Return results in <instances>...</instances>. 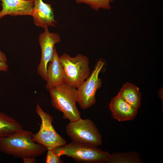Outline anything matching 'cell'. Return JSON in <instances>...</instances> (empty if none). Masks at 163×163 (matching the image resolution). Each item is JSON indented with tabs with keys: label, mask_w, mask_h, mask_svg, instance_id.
Returning <instances> with one entry per match:
<instances>
[{
	"label": "cell",
	"mask_w": 163,
	"mask_h": 163,
	"mask_svg": "<svg viewBox=\"0 0 163 163\" xmlns=\"http://www.w3.org/2000/svg\"><path fill=\"white\" fill-rule=\"evenodd\" d=\"M31 131L21 130L0 139V151L15 158L37 157L47 151L46 147L35 142Z\"/></svg>",
	"instance_id": "obj_1"
},
{
	"label": "cell",
	"mask_w": 163,
	"mask_h": 163,
	"mask_svg": "<svg viewBox=\"0 0 163 163\" xmlns=\"http://www.w3.org/2000/svg\"><path fill=\"white\" fill-rule=\"evenodd\" d=\"M48 91L52 106L63 113L64 119L72 121L81 118V113L76 104L77 89L63 82Z\"/></svg>",
	"instance_id": "obj_2"
},
{
	"label": "cell",
	"mask_w": 163,
	"mask_h": 163,
	"mask_svg": "<svg viewBox=\"0 0 163 163\" xmlns=\"http://www.w3.org/2000/svg\"><path fill=\"white\" fill-rule=\"evenodd\" d=\"M54 151L59 156L66 155L77 162L85 163H108L111 154L98 146L72 141Z\"/></svg>",
	"instance_id": "obj_3"
},
{
	"label": "cell",
	"mask_w": 163,
	"mask_h": 163,
	"mask_svg": "<svg viewBox=\"0 0 163 163\" xmlns=\"http://www.w3.org/2000/svg\"><path fill=\"white\" fill-rule=\"evenodd\" d=\"M59 58L63 69L64 82L77 89L91 74L89 59L81 54L72 57L64 53Z\"/></svg>",
	"instance_id": "obj_4"
},
{
	"label": "cell",
	"mask_w": 163,
	"mask_h": 163,
	"mask_svg": "<svg viewBox=\"0 0 163 163\" xmlns=\"http://www.w3.org/2000/svg\"><path fill=\"white\" fill-rule=\"evenodd\" d=\"M36 111L41 119V124L38 132L33 134L34 141L45 146L47 150L66 144V140L57 133L52 125V117L44 111L39 104L36 106Z\"/></svg>",
	"instance_id": "obj_5"
},
{
	"label": "cell",
	"mask_w": 163,
	"mask_h": 163,
	"mask_svg": "<svg viewBox=\"0 0 163 163\" xmlns=\"http://www.w3.org/2000/svg\"><path fill=\"white\" fill-rule=\"evenodd\" d=\"M66 133L72 141L97 146L102 143L101 135L94 123L89 119H80L66 126Z\"/></svg>",
	"instance_id": "obj_6"
},
{
	"label": "cell",
	"mask_w": 163,
	"mask_h": 163,
	"mask_svg": "<svg viewBox=\"0 0 163 163\" xmlns=\"http://www.w3.org/2000/svg\"><path fill=\"white\" fill-rule=\"evenodd\" d=\"M104 63L102 60L98 61L89 77L77 89V103L83 110L89 108L96 102V92L102 84L98 75Z\"/></svg>",
	"instance_id": "obj_7"
},
{
	"label": "cell",
	"mask_w": 163,
	"mask_h": 163,
	"mask_svg": "<svg viewBox=\"0 0 163 163\" xmlns=\"http://www.w3.org/2000/svg\"><path fill=\"white\" fill-rule=\"evenodd\" d=\"M61 41L60 35L56 33L50 32L48 27L40 34L38 41L41 50L40 60L37 68L38 75L45 81L47 79L48 64L52 58L55 45Z\"/></svg>",
	"instance_id": "obj_8"
},
{
	"label": "cell",
	"mask_w": 163,
	"mask_h": 163,
	"mask_svg": "<svg viewBox=\"0 0 163 163\" xmlns=\"http://www.w3.org/2000/svg\"><path fill=\"white\" fill-rule=\"evenodd\" d=\"M33 0L34 5L31 16L34 24L44 29L55 27L57 20L55 18L51 4L44 3L42 0Z\"/></svg>",
	"instance_id": "obj_9"
},
{
	"label": "cell",
	"mask_w": 163,
	"mask_h": 163,
	"mask_svg": "<svg viewBox=\"0 0 163 163\" xmlns=\"http://www.w3.org/2000/svg\"><path fill=\"white\" fill-rule=\"evenodd\" d=\"M2 9L0 19L5 16H31L34 3L33 0H0Z\"/></svg>",
	"instance_id": "obj_10"
},
{
	"label": "cell",
	"mask_w": 163,
	"mask_h": 163,
	"mask_svg": "<svg viewBox=\"0 0 163 163\" xmlns=\"http://www.w3.org/2000/svg\"><path fill=\"white\" fill-rule=\"evenodd\" d=\"M109 106L112 117L119 121L132 120L137 114V110L118 95L112 99Z\"/></svg>",
	"instance_id": "obj_11"
},
{
	"label": "cell",
	"mask_w": 163,
	"mask_h": 163,
	"mask_svg": "<svg viewBox=\"0 0 163 163\" xmlns=\"http://www.w3.org/2000/svg\"><path fill=\"white\" fill-rule=\"evenodd\" d=\"M47 77L45 87L48 91L64 82L63 69L55 46L52 58L48 64Z\"/></svg>",
	"instance_id": "obj_12"
},
{
	"label": "cell",
	"mask_w": 163,
	"mask_h": 163,
	"mask_svg": "<svg viewBox=\"0 0 163 163\" xmlns=\"http://www.w3.org/2000/svg\"><path fill=\"white\" fill-rule=\"evenodd\" d=\"M117 95L138 110L140 105L141 97L138 87L133 84L126 83L123 85Z\"/></svg>",
	"instance_id": "obj_13"
},
{
	"label": "cell",
	"mask_w": 163,
	"mask_h": 163,
	"mask_svg": "<svg viewBox=\"0 0 163 163\" xmlns=\"http://www.w3.org/2000/svg\"><path fill=\"white\" fill-rule=\"evenodd\" d=\"M23 129L21 124L14 118L0 112V139Z\"/></svg>",
	"instance_id": "obj_14"
},
{
	"label": "cell",
	"mask_w": 163,
	"mask_h": 163,
	"mask_svg": "<svg viewBox=\"0 0 163 163\" xmlns=\"http://www.w3.org/2000/svg\"><path fill=\"white\" fill-rule=\"evenodd\" d=\"M138 153L135 152L111 154L108 163H141Z\"/></svg>",
	"instance_id": "obj_15"
},
{
	"label": "cell",
	"mask_w": 163,
	"mask_h": 163,
	"mask_svg": "<svg viewBox=\"0 0 163 163\" xmlns=\"http://www.w3.org/2000/svg\"><path fill=\"white\" fill-rule=\"evenodd\" d=\"M78 4H85L89 5L91 8L97 11L100 8L111 9L110 4V0H75Z\"/></svg>",
	"instance_id": "obj_16"
},
{
	"label": "cell",
	"mask_w": 163,
	"mask_h": 163,
	"mask_svg": "<svg viewBox=\"0 0 163 163\" xmlns=\"http://www.w3.org/2000/svg\"><path fill=\"white\" fill-rule=\"evenodd\" d=\"M46 163H61V156L54 152V150H48L46 156Z\"/></svg>",
	"instance_id": "obj_17"
},
{
	"label": "cell",
	"mask_w": 163,
	"mask_h": 163,
	"mask_svg": "<svg viewBox=\"0 0 163 163\" xmlns=\"http://www.w3.org/2000/svg\"><path fill=\"white\" fill-rule=\"evenodd\" d=\"M9 67L7 62L0 61V71L7 72Z\"/></svg>",
	"instance_id": "obj_18"
},
{
	"label": "cell",
	"mask_w": 163,
	"mask_h": 163,
	"mask_svg": "<svg viewBox=\"0 0 163 163\" xmlns=\"http://www.w3.org/2000/svg\"><path fill=\"white\" fill-rule=\"evenodd\" d=\"M35 158L31 157H26L22 158L24 163H36L37 161Z\"/></svg>",
	"instance_id": "obj_19"
},
{
	"label": "cell",
	"mask_w": 163,
	"mask_h": 163,
	"mask_svg": "<svg viewBox=\"0 0 163 163\" xmlns=\"http://www.w3.org/2000/svg\"><path fill=\"white\" fill-rule=\"evenodd\" d=\"M7 60L6 55L0 50V61L7 62Z\"/></svg>",
	"instance_id": "obj_20"
},
{
	"label": "cell",
	"mask_w": 163,
	"mask_h": 163,
	"mask_svg": "<svg viewBox=\"0 0 163 163\" xmlns=\"http://www.w3.org/2000/svg\"><path fill=\"white\" fill-rule=\"evenodd\" d=\"M114 0H110V1L112 2Z\"/></svg>",
	"instance_id": "obj_21"
}]
</instances>
